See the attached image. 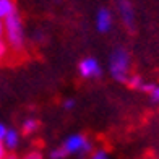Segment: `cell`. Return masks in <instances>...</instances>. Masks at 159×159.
Returning <instances> with one entry per match:
<instances>
[{"instance_id": "cell-1", "label": "cell", "mask_w": 159, "mask_h": 159, "mask_svg": "<svg viewBox=\"0 0 159 159\" xmlns=\"http://www.w3.org/2000/svg\"><path fill=\"white\" fill-rule=\"evenodd\" d=\"M5 25V36L3 39L10 47V52L13 54H23L26 47V36H25V25L20 13L15 11L13 15L3 20Z\"/></svg>"}, {"instance_id": "cell-2", "label": "cell", "mask_w": 159, "mask_h": 159, "mask_svg": "<svg viewBox=\"0 0 159 159\" xmlns=\"http://www.w3.org/2000/svg\"><path fill=\"white\" fill-rule=\"evenodd\" d=\"M130 65H132V59H130V52L124 47H117L112 50L109 57V73L111 76L119 83H125L127 78L132 75L130 73Z\"/></svg>"}, {"instance_id": "cell-3", "label": "cell", "mask_w": 159, "mask_h": 159, "mask_svg": "<svg viewBox=\"0 0 159 159\" xmlns=\"http://www.w3.org/2000/svg\"><path fill=\"white\" fill-rule=\"evenodd\" d=\"M62 148L65 149V153H67L68 156L70 154L86 156L93 151V144L83 133H75V135H70L68 138L63 141Z\"/></svg>"}, {"instance_id": "cell-4", "label": "cell", "mask_w": 159, "mask_h": 159, "mask_svg": "<svg viewBox=\"0 0 159 159\" xmlns=\"http://www.w3.org/2000/svg\"><path fill=\"white\" fill-rule=\"evenodd\" d=\"M78 73L84 80H94L102 75V67L94 57H84L78 63Z\"/></svg>"}, {"instance_id": "cell-5", "label": "cell", "mask_w": 159, "mask_h": 159, "mask_svg": "<svg viewBox=\"0 0 159 159\" xmlns=\"http://www.w3.org/2000/svg\"><path fill=\"white\" fill-rule=\"evenodd\" d=\"M119 13H120V20L124 26L128 31L135 30V10L133 5L130 3V0H119Z\"/></svg>"}, {"instance_id": "cell-6", "label": "cell", "mask_w": 159, "mask_h": 159, "mask_svg": "<svg viewBox=\"0 0 159 159\" xmlns=\"http://www.w3.org/2000/svg\"><path fill=\"white\" fill-rule=\"evenodd\" d=\"M94 25H96V30L101 34H106L112 30V25H114V16H112V11L109 8H99L96 13V20H94Z\"/></svg>"}, {"instance_id": "cell-7", "label": "cell", "mask_w": 159, "mask_h": 159, "mask_svg": "<svg viewBox=\"0 0 159 159\" xmlns=\"http://www.w3.org/2000/svg\"><path fill=\"white\" fill-rule=\"evenodd\" d=\"M2 143H3V146L7 148L8 153H13V151H16L18 146H20V133L15 128H8V132H7Z\"/></svg>"}, {"instance_id": "cell-8", "label": "cell", "mask_w": 159, "mask_h": 159, "mask_svg": "<svg viewBox=\"0 0 159 159\" xmlns=\"http://www.w3.org/2000/svg\"><path fill=\"white\" fill-rule=\"evenodd\" d=\"M15 11H18L15 0H0V20L8 18Z\"/></svg>"}, {"instance_id": "cell-9", "label": "cell", "mask_w": 159, "mask_h": 159, "mask_svg": "<svg viewBox=\"0 0 159 159\" xmlns=\"http://www.w3.org/2000/svg\"><path fill=\"white\" fill-rule=\"evenodd\" d=\"M39 130V120L36 119H26L21 124V133L23 135H33Z\"/></svg>"}, {"instance_id": "cell-10", "label": "cell", "mask_w": 159, "mask_h": 159, "mask_svg": "<svg viewBox=\"0 0 159 159\" xmlns=\"http://www.w3.org/2000/svg\"><path fill=\"white\" fill-rule=\"evenodd\" d=\"M130 88L132 89H136V91H141V88H143V84H144V80L140 76V75H136V73H133V75H130L128 78H127V81H125Z\"/></svg>"}, {"instance_id": "cell-11", "label": "cell", "mask_w": 159, "mask_h": 159, "mask_svg": "<svg viewBox=\"0 0 159 159\" xmlns=\"http://www.w3.org/2000/svg\"><path fill=\"white\" fill-rule=\"evenodd\" d=\"M67 156H68V154L65 153V149H63L62 146L52 149V151H50V154H49V157H50V159H65Z\"/></svg>"}, {"instance_id": "cell-12", "label": "cell", "mask_w": 159, "mask_h": 159, "mask_svg": "<svg viewBox=\"0 0 159 159\" xmlns=\"http://www.w3.org/2000/svg\"><path fill=\"white\" fill-rule=\"evenodd\" d=\"M10 54V47L5 39H0V60H5Z\"/></svg>"}, {"instance_id": "cell-13", "label": "cell", "mask_w": 159, "mask_h": 159, "mask_svg": "<svg viewBox=\"0 0 159 159\" xmlns=\"http://www.w3.org/2000/svg\"><path fill=\"white\" fill-rule=\"evenodd\" d=\"M148 96H149V99L153 101V102L159 104V84H157V83H154L153 89H151V91L148 93Z\"/></svg>"}, {"instance_id": "cell-14", "label": "cell", "mask_w": 159, "mask_h": 159, "mask_svg": "<svg viewBox=\"0 0 159 159\" xmlns=\"http://www.w3.org/2000/svg\"><path fill=\"white\" fill-rule=\"evenodd\" d=\"M21 159H42V153L38 151V149H33V151H30V153H26Z\"/></svg>"}, {"instance_id": "cell-15", "label": "cell", "mask_w": 159, "mask_h": 159, "mask_svg": "<svg viewBox=\"0 0 159 159\" xmlns=\"http://www.w3.org/2000/svg\"><path fill=\"white\" fill-rule=\"evenodd\" d=\"M91 159H111V157H109V154H107L104 149H98V151H94V153L91 154Z\"/></svg>"}, {"instance_id": "cell-16", "label": "cell", "mask_w": 159, "mask_h": 159, "mask_svg": "<svg viewBox=\"0 0 159 159\" xmlns=\"http://www.w3.org/2000/svg\"><path fill=\"white\" fill-rule=\"evenodd\" d=\"M75 106H76V101H75L73 98H68V99L63 101V109H67V111L75 109Z\"/></svg>"}, {"instance_id": "cell-17", "label": "cell", "mask_w": 159, "mask_h": 159, "mask_svg": "<svg viewBox=\"0 0 159 159\" xmlns=\"http://www.w3.org/2000/svg\"><path fill=\"white\" fill-rule=\"evenodd\" d=\"M7 132H8V127H7L5 124H2V122H0V141H3V138H5Z\"/></svg>"}, {"instance_id": "cell-18", "label": "cell", "mask_w": 159, "mask_h": 159, "mask_svg": "<svg viewBox=\"0 0 159 159\" xmlns=\"http://www.w3.org/2000/svg\"><path fill=\"white\" fill-rule=\"evenodd\" d=\"M7 153H8V151H7V148L3 146V143L0 141V159H5V156H7Z\"/></svg>"}, {"instance_id": "cell-19", "label": "cell", "mask_w": 159, "mask_h": 159, "mask_svg": "<svg viewBox=\"0 0 159 159\" xmlns=\"http://www.w3.org/2000/svg\"><path fill=\"white\" fill-rule=\"evenodd\" d=\"M5 36V25H3V20H0V39H3Z\"/></svg>"}, {"instance_id": "cell-20", "label": "cell", "mask_w": 159, "mask_h": 159, "mask_svg": "<svg viewBox=\"0 0 159 159\" xmlns=\"http://www.w3.org/2000/svg\"><path fill=\"white\" fill-rule=\"evenodd\" d=\"M34 39H36V41H39V42H41L42 39H44V36H42L41 33H36V34H34Z\"/></svg>"}, {"instance_id": "cell-21", "label": "cell", "mask_w": 159, "mask_h": 159, "mask_svg": "<svg viewBox=\"0 0 159 159\" xmlns=\"http://www.w3.org/2000/svg\"><path fill=\"white\" fill-rule=\"evenodd\" d=\"M5 159H18V157H16V154H15V153H7Z\"/></svg>"}]
</instances>
